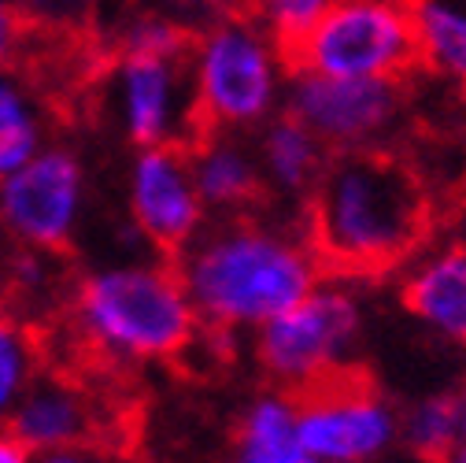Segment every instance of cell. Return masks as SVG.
Listing matches in <instances>:
<instances>
[{
	"mask_svg": "<svg viewBox=\"0 0 466 463\" xmlns=\"http://www.w3.org/2000/svg\"><path fill=\"white\" fill-rule=\"evenodd\" d=\"M178 278L215 337L256 334L274 315L300 304L326 278L304 226L256 211L211 219L174 256Z\"/></svg>",
	"mask_w": 466,
	"mask_h": 463,
	"instance_id": "cell-1",
	"label": "cell"
},
{
	"mask_svg": "<svg viewBox=\"0 0 466 463\" xmlns=\"http://www.w3.org/2000/svg\"><path fill=\"white\" fill-rule=\"evenodd\" d=\"M304 230L326 271L370 278L400 271L422 249L430 201L392 152H333L304 201Z\"/></svg>",
	"mask_w": 466,
	"mask_h": 463,
	"instance_id": "cell-2",
	"label": "cell"
},
{
	"mask_svg": "<svg viewBox=\"0 0 466 463\" xmlns=\"http://www.w3.org/2000/svg\"><path fill=\"white\" fill-rule=\"evenodd\" d=\"M71 326L86 349L119 367L170 364L200 337V315L178 267L127 256L89 267L71 289Z\"/></svg>",
	"mask_w": 466,
	"mask_h": 463,
	"instance_id": "cell-3",
	"label": "cell"
},
{
	"mask_svg": "<svg viewBox=\"0 0 466 463\" xmlns=\"http://www.w3.org/2000/svg\"><path fill=\"white\" fill-rule=\"evenodd\" d=\"M186 67L200 130L256 134L285 111L289 52L248 12L208 19L189 41Z\"/></svg>",
	"mask_w": 466,
	"mask_h": 463,
	"instance_id": "cell-4",
	"label": "cell"
},
{
	"mask_svg": "<svg viewBox=\"0 0 466 463\" xmlns=\"http://www.w3.org/2000/svg\"><path fill=\"white\" fill-rule=\"evenodd\" d=\"M363 326L367 301L360 293V278L326 271L300 304L252 334V360L270 386L304 396L333 378L352 375Z\"/></svg>",
	"mask_w": 466,
	"mask_h": 463,
	"instance_id": "cell-5",
	"label": "cell"
},
{
	"mask_svg": "<svg viewBox=\"0 0 466 463\" xmlns=\"http://www.w3.org/2000/svg\"><path fill=\"white\" fill-rule=\"evenodd\" d=\"M422 64L411 0H337L289 48V71L337 78H396Z\"/></svg>",
	"mask_w": 466,
	"mask_h": 463,
	"instance_id": "cell-6",
	"label": "cell"
},
{
	"mask_svg": "<svg viewBox=\"0 0 466 463\" xmlns=\"http://www.w3.org/2000/svg\"><path fill=\"white\" fill-rule=\"evenodd\" d=\"M89 215V170L78 149L48 141L8 179H0V234L23 249L64 252Z\"/></svg>",
	"mask_w": 466,
	"mask_h": 463,
	"instance_id": "cell-7",
	"label": "cell"
},
{
	"mask_svg": "<svg viewBox=\"0 0 466 463\" xmlns=\"http://www.w3.org/2000/svg\"><path fill=\"white\" fill-rule=\"evenodd\" d=\"M403 82L396 78L289 71L285 82V111L297 115L329 152L385 149L403 123Z\"/></svg>",
	"mask_w": 466,
	"mask_h": 463,
	"instance_id": "cell-8",
	"label": "cell"
},
{
	"mask_svg": "<svg viewBox=\"0 0 466 463\" xmlns=\"http://www.w3.org/2000/svg\"><path fill=\"white\" fill-rule=\"evenodd\" d=\"M107 108L130 149H186L204 134L186 60L115 56L107 75Z\"/></svg>",
	"mask_w": 466,
	"mask_h": 463,
	"instance_id": "cell-9",
	"label": "cell"
},
{
	"mask_svg": "<svg viewBox=\"0 0 466 463\" xmlns=\"http://www.w3.org/2000/svg\"><path fill=\"white\" fill-rule=\"evenodd\" d=\"M300 441L319 463H378L400 445V408L367 378L344 375L300 396Z\"/></svg>",
	"mask_w": 466,
	"mask_h": 463,
	"instance_id": "cell-10",
	"label": "cell"
},
{
	"mask_svg": "<svg viewBox=\"0 0 466 463\" xmlns=\"http://www.w3.org/2000/svg\"><path fill=\"white\" fill-rule=\"evenodd\" d=\"M123 197L127 219L156 256H178L211 222L193 182L189 152L182 145L134 149Z\"/></svg>",
	"mask_w": 466,
	"mask_h": 463,
	"instance_id": "cell-11",
	"label": "cell"
},
{
	"mask_svg": "<svg viewBox=\"0 0 466 463\" xmlns=\"http://www.w3.org/2000/svg\"><path fill=\"white\" fill-rule=\"evenodd\" d=\"M400 301L430 334L466 349V245H422L400 267Z\"/></svg>",
	"mask_w": 466,
	"mask_h": 463,
	"instance_id": "cell-12",
	"label": "cell"
},
{
	"mask_svg": "<svg viewBox=\"0 0 466 463\" xmlns=\"http://www.w3.org/2000/svg\"><path fill=\"white\" fill-rule=\"evenodd\" d=\"M30 452L93 445L100 434L96 400L64 375H37L5 423Z\"/></svg>",
	"mask_w": 466,
	"mask_h": 463,
	"instance_id": "cell-13",
	"label": "cell"
},
{
	"mask_svg": "<svg viewBox=\"0 0 466 463\" xmlns=\"http://www.w3.org/2000/svg\"><path fill=\"white\" fill-rule=\"evenodd\" d=\"M186 152H189L197 193L211 219L248 215L267 197L259 156L248 134L204 130L193 145H186Z\"/></svg>",
	"mask_w": 466,
	"mask_h": 463,
	"instance_id": "cell-14",
	"label": "cell"
},
{
	"mask_svg": "<svg viewBox=\"0 0 466 463\" xmlns=\"http://www.w3.org/2000/svg\"><path fill=\"white\" fill-rule=\"evenodd\" d=\"M259 170H263V186L270 197L281 204H300L311 197L315 182L322 179V170L329 163V149L289 111H278L270 123H263L252 134Z\"/></svg>",
	"mask_w": 466,
	"mask_h": 463,
	"instance_id": "cell-15",
	"label": "cell"
},
{
	"mask_svg": "<svg viewBox=\"0 0 466 463\" xmlns=\"http://www.w3.org/2000/svg\"><path fill=\"white\" fill-rule=\"evenodd\" d=\"M226 463H319L300 441V396L278 386L256 393L238 419Z\"/></svg>",
	"mask_w": 466,
	"mask_h": 463,
	"instance_id": "cell-16",
	"label": "cell"
},
{
	"mask_svg": "<svg viewBox=\"0 0 466 463\" xmlns=\"http://www.w3.org/2000/svg\"><path fill=\"white\" fill-rule=\"evenodd\" d=\"M48 145V111L34 86L15 71L0 67V179H8Z\"/></svg>",
	"mask_w": 466,
	"mask_h": 463,
	"instance_id": "cell-17",
	"label": "cell"
},
{
	"mask_svg": "<svg viewBox=\"0 0 466 463\" xmlns=\"http://www.w3.org/2000/svg\"><path fill=\"white\" fill-rule=\"evenodd\" d=\"M422 64L466 89V0H411Z\"/></svg>",
	"mask_w": 466,
	"mask_h": 463,
	"instance_id": "cell-18",
	"label": "cell"
},
{
	"mask_svg": "<svg viewBox=\"0 0 466 463\" xmlns=\"http://www.w3.org/2000/svg\"><path fill=\"white\" fill-rule=\"evenodd\" d=\"M462 441V416L455 393H426L400 408V445L415 459L448 463Z\"/></svg>",
	"mask_w": 466,
	"mask_h": 463,
	"instance_id": "cell-19",
	"label": "cell"
},
{
	"mask_svg": "<svg viewBox=\"0 0 466 463\" xmlns=\"http://www.w3.org/2000/svg\"><path fill=\"white\" fill-rule=\"evenodd\" d=\"M37 375H41L37 337L30 334L23 319L0 308V427L8 423L12 408Z\"/></svg>",
	"mask_w": 466,
	"mask_h": 463,
	"instance_id": "cell-20",
	"label": "cell"
},
{
	"mask_svg": "<svg viewBox=\"0 0 466 463\" xmlns=\"http://www.w3.org/2000/svg\"><path fill=\"white\" fill-rule=\"evenodd\" d=\"M193 34L163 12H130L115 30V52L119 56H156V60H186Z\"/></svg>",
	"mask_w": 466,
	"mask_h": 463,
	"instance_id": "cell-21",
	"label": "cell"
},
{
	"mask_svg": "<svg viewBox=\"0 0 466 463\" xmlns=\"http://www.w3.org/2000/svg\"><path fill=\"white\" fill-rule=\"evenodd\" d=\"M333 5L337 0H252L248 15H256L267 34L289 52Z\"/></svg>",
	"mask_w": 466,
	"mask_h": 463,
	"instance_id": "cell-22",
	"label": "cell"
},
{
	"mask_svg": "<svg viewBox=\"0 0 466 463\" xmlns=\"http://www.w3.org/2000/svg\"><path fill=\"white\" fill-rule=\"evenodd\" d=\"M52 252H41V249H15L12 260H8V282L19 289L23 297H37V293H48L52 289Z\"/></svg>",
	"mask_w": 466,
	"mask_h": 463,
	"instance_id": "cell-23",
	"label": "cell"
},
{
	"mask_svg": "<svg viewBox=\"0 0 466 463\" xmlns=\"http://www.w3.org/2000/svg\"><path fill=\"white\" fill-rule=\"evenodd\" d=\"M26 41V12L15 0H0V67H12Z\"/></svg>",
	"mask_w": 466,
	"mask_h": 463,
	"instance_id": "cell-24",
	"label": "cell"
},
{
	"mask_svg": "<svg viewBox=\"0 0 466 463\" xmlns=\"http://www.w3.org/2000/svg\"><path fill=\"white\" fill-rule=\"evenodd\" d=\"M34 463H107L93 445H71V448H52L34 452Z\"/></svg>",
	"mask_w": 466,
	"mask_h": 463,
	"instance_id": "cell-25",
	"label": "cell"
},
{
	"mask_svg": "<svg viewBox=\"0 0 466 463\" xmlns=\"http://www.w3.org/2000/svg\"><path fill=\"white\" fill-rule=\"evenodd\" d=\"M182 5L208 19H218V15H233V12H248L252 0H182Z\"/></svg>",
	"mask_w": 466,
	"mask_h": 463,
	"instance_id": "cell-26",
	"label": "cell"
},
{
	"mask_svg": "<svg viewBox=\"0 0 466 463\" xmlns=\"http://www.w3.org/2000/svg\"><path fill=\"white\" fill-rule=\"evenodd\" d=\"M0 463H34V452L8 427H0Z\"/></svg>",
	"mask_w": 466,
	"mask_h": 463,
	"instance_id": "cell-27",
	"label": "cell"
},
{
	"mask_svg": "<svg viewBox=\"0 0 466 463\" xmlns=\"http://www.w3.org/2000/svg\"><path fill=\"white\" fill-rule=\"evenodd\" d=\"M459 396V416H462V437H466V386L455 393Z\"/></svg>",
	"mask_w": 466,
	"mask_h": 463,
	"instance_id": "cell-28",
	"label": "cell"
},
{
	"mask_svg": "<svg viewBox=\"0 0 466 463\" xmlns=\"http://www.w3.org/2000/svg\"><path fill=\"white\" fill-rule=\"evenodd\" d=\"M448 463H466V437H462V441H459V448L448 456Z\"/></svg>",
	"mask_w": 466,
	"mask_h": 463,
	"instance_id": "cell-29",
	"label": "cell"
},
{
	"mask_svg": "<svg viewBox=\"0 0 466 463\" xmlns=\"http://www.w3.org/2000/svg\"><path fill=\"white\" fill-rule=\"evenodd\" d=\"M462 245H466V242H462Z\"/></svg>",
	"mask_w": 466,
	"mask_h": 463,
	"instance_id": "cell-30",
	"label": "cell"
}]
</instances>
